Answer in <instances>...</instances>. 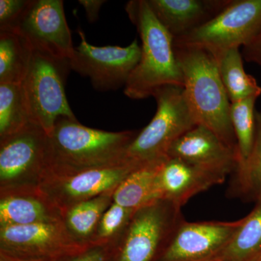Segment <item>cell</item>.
<instances>
[{"label": "cell", "instance_id": "cell-1", "mask_svg": "<svg viewBox=\"0 0 261 261\" xmlns=\"http://www.w3.org/2000/svg\"><path fill=\"white\" fill-rule=\"evenodd\" d=\"M138 133L95 129L81 124L77 120L58 118L49 135L50 163L47 178L128 162L127 149Z\"/></svg>", "mask_w": 261, "mask_h": 261}, {"label": "cell", "instance_id": "cell-2", "mask_svg": "<svg viewBox=\"0 0 261 261\" xmlns=\"http://www.w3.org/2000/svg\"><path fill=\"white\" fill-rule=\"evenodd\" d=\"M125 10L142 42L140 61L124 87L126 96L133 99H146L166 86L183 87L174 39L160 23L147 0H132Z\"/></svg>", "mask_w": 261, "mask_h": 261}, {"label": "cell", "instance_id": "cell-3", "mask_svg": "<svg viewBox=\"0 0 261 261\" xmlns=\"http://www.w3.org/2000/svg\"><path fill=\"white\" fill-rule=\"evenodd\" d=\"M183 74L184 91L198 125L207 127L237 152L230 119L231 102L214 54L205 48L174 44Z\"/></svg>", "mask_w": 261, "mask_h": 261}, {"label": "cell", "instance_id": "cell-4", "mask_svg": "<svg viewBox=\"0 0 261 261\" xmlns=\"http://www.w3.org/2000/svg\"><path fill=\"white\" fill-rule=\"evenodd\" d=\"M181 207L156 200L137 209L116 241L106 261H159L184 221Z\"/></svg>", "mask_w": 261, "mask_h": 261}, {"label": "cell", "instance_id": "cell-5", "mask_svg": "<svg viewBox=\"0 0 261 261\" xmlns=\"http://www.w3.org/2000/svg\"><path fill=\"white\" fill-rule=\"evenodd\" d=\"M49 135L30 123L0 138V195L35 190L49 171Z\"/></svg>", "mask_w": 261, "mask_h": 261}, {"label": "cell", "instance_id": "cell-6", "mask_svg": "<svg viewBox=\"0 0 261 261\" xmlns=\"http://www.w3.org/2000/svg\"><path fill=\"white\" fill-rule=\"evenodd\" d=\"M70 70L69 60L32 51L28 73L22 83L24 102L31 123L42 127L48 135L58 118L77 120L65 94Z\"/></svg>", "mask_w": 261, "mask_h": 261}, {"label": "cell", "instance_id": "cell-7", "mask_svg": "<svg viewBox=\"0 0 261 261\" xmlns=\"http://www.w3.org/2000/svg\"><path fill=\"white\" fill-rule=\"evenodd\" d=\"M152 97L157 102L155 115L127 149L126 159L137 164L167 157L173 142L198 125L183 87L166 86L158 89Z\"/></svg>", "mask_w": 261, "mask_h": 261}, {"label": "cell", "instance_id": "cell-8", "mask_svg": "<svg viewBox=\"0 0 261 261\" xmlns=\"http://www.w3.org/2000/svg\"><path fill=\"white\" fill-rule=\"evenodd\" d=\"M261 32V0H230L214 18L174 44L205 48L212 54L245 47Z\"/></svg>", "mask_w": 261, "mask_h": 261}, {"label": "cell", "instance_id": "cell-9", "mask_svg": "<svg viewBox=\"0 0 261 261\" xmlns=\"http://www.w3.org/2000/svg\"><path fill=\"white\" fill-rule=\"evenodd\" d=\"M81 42L69 60L70 69L88 77L94 89L109 92L125 87L141 57L137 39L129 45L97 47L87 42L83 31L79 29Z\"/></svg>", "mask_w": 261, "mask_h": 261}, {"label": "cell", "instance_id": "cell-10", "mask_svg": "<svg viewBox=\"0 0 261 261\" xmlns=\"http://www.w3.org/2000/svg\"><path fill=\"white\" fill-rule=\"evenodd\" d=\"M85 247L73 241L63 221L0 226V256L13 260H56Z\"/></svg>", "mask_w": 261, "mask_h": 261}, {"label": "cell", "instance_id": "cell-11", "mask_svg": "<svg viewBox=\"0 0 261 261\" xmlns=\"http://www.w3.org/2000/svg\"><path fill=\"white\" fill-rule=\"evenodd\" d=\"M18 33L33 51L67 60L74 53L63 0H34Z\"/></svg>", "mask_w": 261, "mask_h": 261}, {"label": "cell", "instance_id": "cell-12", "mask_svg": "<svg viewBox=\"0 0 261 261\" xmlns=\"http://www.w3.org/2000/svg\"><path fill=\"white\" fill-rule=\"evenodd\" d=\"M142 166L128 161L114 167L89 170L69 176H50L39 188L63 214L77 204L116 190L130 173Z\"/></svg>", "mask_w": 261, "mask_h": 261}, {"label": "cell", "instance_id": "cell-13", "mask_svg": "<svg viewBox=\"0 0 261 261\" xmlns=\"http://www.w3.org/2000/svg\"><path fill=\"white\" fill-rule=\"evenodd\" d=\"M243 221V219L202 222L184 220L159 261H211L231 241Z\"/></svg>", "mask_w": 261, "mask_h": 261}, {"label": "cell", "instance_id": "cell-14", "mask_svg": "<svg viewBox=\"0 0 261 261\" xmlns=\"http://www.w3.org/2000/svg\"><path fill=\"white\" fill-rule=\"evenodd\" d=\"M228 175L225 171L166 157L156 181V200H168L181 207L194 196L224 183Z\"/></svg>", "mask_w": 261, "mask_h": 261}, {"label": "cell", "instance_id": "cell-15", "mask_svg": "<svg viewBox=\"0 0 261 261\" xmlns=\"http://www.w3.org/2000/svg\"><path fill=\"white\" fill-rule=\"evenodd\" d=\"M167 157L228 174L234 172L238 164L236 151L202 125H197L175 141L168 149Z\"/></svg>", "mask_w": 261, "mask_h": 261}, {"label": "cell", "instance_id": "cell-16", "mask_svg": "<svg viewBox=\"0 0 261 261\" xmlns=\"http://www.w3.org/2000/svg\"><path fill=\"white\" fill-rule=\"evenodd\" d=\"M173 39L183 37L219 14L230 0H147Z\"/></svg>", "mask_w": 261, "mask_h": 261}, {"label": "cell", "instance_id": "cell-17", "mask_svg": "<svg viewBox=\"0 0 261 261\" xmlns=\"http://www.w3.org/2000/svg\"><path fill=\"white\" fill-rule=\"evenodd\" d=\"M63 216L40 188L0 195V226L61 222Z\"/></svg>", "mask_w": 261, "mask_h": 261}, {"label": "cell", "instance_id": "cell-18", "mask_svg": "<svg viewBox=\"0 0 261 261\" xmlns=\"http://www.w3.org/2000/svg\"><path fill=\"white\" fill-rule=\"evenodd\" d=\"M115 190L77 204L63 213V224L75 243L84 247L91 245L99 220L113 203Z\"/></svg>", "mask_w": 261, "mask_h": 261}, {"label": "cell", "instance_id": "cell-19", "mask_svg": "<svg viewBox=\"0 0 261 261\" xmlns=\"http://www.w3.org/2000/svg\"><path fill=\"white\" fill-rule=\"evenodd\" d=\"M166 158L145 163L130 173L113 193V202L137 210L156 200V181Z\"/></svg>", "mask_w": 261, "mask_h": 261}, {"label": "cell", "instance_id": "cell-20", "mask_svg": "<svg viewBox=\"0 0 261 261\" xmlns=\"http://www.w3.org/2000/svg\"><path fill=\"white\" fill-rule=\"evenodd\" d=\"M221 81L231 103L245 98L258 97L261 87L252 75L244 69L243 55L240 48H231L214 54Z\"/></svg>", "mask_w": 261, "mask_h": 261}, {"label": "cell", "instance_id": "cell-21", "mask_svg": "<svg viewBox=\"0 0 261 261\" xmlns=\"http://www.w3.org/2000/svg\"><path fill=\"white\" fill-rule=\"evenodd\" d=\"M261 253V200L243 218L231 241L211 261H252Z\"/></svg>", "mask_w": 261, "mask_h": 261}, {"label": "cell", "instance_id": "cell-22", "mask_svg": "<svg viewBox=\"0 0 261 261\" xmlns=\"http://www.w3.org/2000/svg\"><path fill=\"white\" fill-rule=\"evenodd\" d=\"M32 49L18 33L0 32V84H22Z\"/></svg>", "mask_w": 261, "mask_h": 261}, {"label": "cell", "instance_id": "cell-23", "mask_svg": "<svg viewBox=\"0 0 261 261\" xmlns=\"http://www.w3.org/2000/svg\"><path fill=\"white\" fill-rule=\"evenodd\" d=\"M257 99V97L252 96L231 103L230 119L236 137L238 154L234 172L243 167L252 153L256 130L255 105Z\"/></svg>", "mask_w": 261, "mask_h": 261}, {"label": "cell", "instance_id": "cell-24", "mask_svg": "<svg viewBox=\"0 0 261 261\" xmlns=\"http://www.w3.org/2000/svg\"><path fill=\"white\" fill-rule=\"evenodd\" d=\"M30 123L22 84H0V138L16 133Z\"/></svg>", "mask_w": 261, "mask_h": 261}, {"label": "cell", "instance_id": "cell-25", "mask_svg": "<svg viewBox=\"0 0 261 261\" xmlns=\"http://www.w3.org/2000/svg\"><path fill=\"white\" fill-rule=\"evenodd\" d=\"M255 142L250 158L234 172L231 191L236 195L261 200V112L255 113Z\"/></svg>", "mask_w": 261, "mask_h": 261}, {"label": "cell", "instance_id": "cell-26", "mask_svg": "<svg viewBox=\"0 0 261 261\" xmlns=\"http://www.w3.org/2000/svg\"><path fill=\"white\" fill-rule=\"evenodd\" d=\"M135 211L113 202L99 220L91 245H111L126 228Z\"/></svg>", "mask_w": 261, "mask_h": 261}, {"label": "cell", "instance_id": "cell-27", "mask_svg": "<svg viewBox=\"0 0 261 261\" xmlns=\"http://www.w3.org/2000/svg\"><path fill=\"white\" fill-rule=\"evenodd\" d=\"M34 0H0V32L18 33Z\"/></svg>", "mask_w": 261, "mask_h": 261}, {"label": "cell", "instance_id": "cell-28", "mask_svg": "<svg viewBox=\"0 0 261 261\" xmlns=\"http://www.w3.org/2000/svg\"><path fill=\"white\" fill-rule=\"evenodd\" d=\"M108 246L89 245L83 250L59 259L58 261H106Z\"/></svg>", "mask_w": 261, "mask_h": 261}, {"label": "cell", "instance_id": "cell-29", "mask_svg": "<svg viewBox=\"0 0 261 261\" xmlns=\"http://www.w3.org/2000/svg\"><path fill=\"white\" fill-rule=\"evenodd\" d=\"M242 55L247 61L261 65V32L252 42L243 47Z\"/></svg>", "mask_w": 261, "mask_h": 261}, {"label": "cell", "instance_id": "cell-30", "mask_svg": "<svg viewBox=\"0 0 261 261\" xmlns=\"http://www.w3.org/2000/svg\"><path fill=\"white\" fill-rule=\"evenodd\" d=\"M106 1L105 0H80L79 3L83 7L89 23H94L99 18V10Z\"/></svg>", "mask_w": 261, "mask_h": 261}, {"label": "cell", "instance_id": "cell-31", "mask_svg": "<svg viewBox=\"0 0 261 261\" xmlns=\"http://www.w3.org/2000/svg\"><path fill=\"white\" fill-rule=\"evenodd\" d=\"M61 259V258H60ZM59 260V259H58ZM58 260H13V259L8 258V257L1 256V261H58Z\"/></svg>", "mask_w": 261, "mask_h": 261}, {"label": "cell", "instance_id": "cell-32", "mask_svg": "<svg viewBox=\"0 0 261 261\" xmlns=\"http://www.w3.org/2000/svg\"><path fill=\"white\" fill-rule=\"evenodd\" d=\"M253 261H261V256L257 257V258L255 259Z\"/></svg>", "mask_w": 261, "mask_h": 261}, {"label": "cell", "instance_id": "cell-33", "mask_svg": "<svg viewBox=\"0 0 261 261\" xmlns=\"http://www.w3.org/2000/svg\"><path fill=\"white\" fill-rule=\"evenodd\" d=\"M260 256H261V253L260 254V255H258V256H257V257H256V258H257V257H260ZM256 258H255V259H256ZM252 261H253V260H252Z\"/></svg>", "mask_w": 261, "mask_h": 261}]
</instances>
